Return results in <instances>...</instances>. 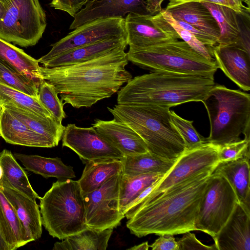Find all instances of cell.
I'll list each match as a JSON object with an SVG mask.
<instances>
[{
	"instance_id": "obj_14",
	"label": "cell",
	"mask_w": 250,
	"mask_h": 250,
	"mask_svg": "<svg viewBox=\"0 0 250 250\" xmlns=\"http://www.w3.org/2000/svg\"><path fill=\"white\" fill-rule=\"evenodd\" d=\"M62 147L74 151L83 164L106 159L122 160L124 155L103 138L92 126L82 127L74 124L65 126L62 136Z\"/></svg>"
},
{
	"instance_id": "obj_9",
	"label": "cell",
	"mask_w": 250,
	"mask_h": 250,
	"mask_svg": "<svg viewBox=\"0 0 250 250\" xmlns=\"http://www.w3.org/2000/svg\"><path fill=\"white\" fill-rule=\"evenodd\" d=\"M238 200L232 187L222 175L213 172L200 203L196 230L214 237L225 224Z\"/></svg>"
},
{
	"instance_id": "obj_43",
	"label": "cell",
	"mask_w": 250,
	"mask_h": 250,
	"mask_svg": "<svg viewBox=\"0 0 250 250\" xmlns=\"http://www.w3.org/2000/svg\"><path fill=\"white\" fill-rule=\"evenodd\" d=\"M178 24L195 36L205 45L213 47L218 44L217 40L214 37L194 27L192 25L181 20H176Z\"/></svg>"
},
{
	"instance_id": "obj_3",
	"label": "cell",
	"mask_w": 250,
	"mask_h": 250,
	"mask_svg": "<svg viewBox=\"0 0 250 250\" xmlns=\"http://www.w3.org/2000/svg\"><path fill=\"white\" fill-rule=\"evenodd\" d=\"M214 79L192 74L152 71L132 78L117 92V104L170 107L201 101L215 85Z\"/></svg>"
},
{
	"instance_id": "obj_37",
	"label": "cell",
	"mask_w": 250,
	"mask_h": 250,
	"mask_svg": "<svg viewBox=\"0 0 250 250\" xmlns=\"http://www.w3.org/2000/svg\"><path fill=\"white\" fill-rule=\"evenodd\" d=\"M162 14L164 19L172 26L180 39L186 42L195 51L210 61H215L212 47L207 46L199 41L190 32L181 28L171 14L164 8Z\"/></svg>"
},
{
	"instance_id": "obj_40",
	"label": "cell",
	"mask_w": 250,
	"mask_h": 250,
	"mask_svg": "<svg viewBox=\"0 0 250 250\" xmlns=\"http://www.w3.org/2000/svg\"><path fill=\"white\" fill-rule=\"evenodd\" d=\"M184 234L181 239L177 241L179 250H217L214 244L211 246L206 245L200 241L194 233H190V231Z\"/></svg>"
},
{
	"instance_id": "obj_41",
	"label": "cell",
	"mask_w": 250,
	"mask_h": 250,
	"mask_svg": "<svg viewBox=\"0 0 250 250\" xmlns=\"http://www.w3.org/2000/svg\"><path fill=\"white\" fill-rule=\"evenodd\" d=\"M89 0H52L49 5L57 10L67 13L71 17L75 15Z\"/></svg>"
},
{
	"instance_id": "obj_7",
	"label": "cell",
	"mask_w": 250,
	"mask_h": 250,
	"mask_svg": "<svg viewBox=\"0 0 250 250\" xmlns=\"http://www.w3.org/2000/svg\"><path fill=\"white\" fill-rule=\"evenodd\" d=\"M126 54L128 61L151 72L164 71L214 79L218 68L215 61L208 60L178 40L144 48L129 47Z\"/></svg>"
},
{
	"instance_id": "obj_31",
	"label": "cell",
	"mask_w": 250,
	"mask_h": 250,
	"mask_svg": "<svg viewBox=\"0 0 250 250\" xmlns=\"http://www.w3.org/2000/svg\"><path fill=\"white\" fill-rule=\"evenodd\" d=\"M0 166L3 175L1 181L34 200L40 197L33 189L24 170L12 152L4 149L0 152Z\"/></svg>"
},
{
	"instance_id": "obj_13",
	"label": "cell",
	"mask_w": 250,
	"mask_h": 250,
	"mask_svg": "<svg viewBox=\"0 0 250 250\" xmlns=\"http://www.w3.org/2000/svg\"><path fill=\"white\" fill-rule=\"evenodd\" d=\"M166 0H89L74 16L69 29L93 20L110 18H125L131 13L154 16L164 9Z\"/></svg>"
},
{
	"instance_id": "obj_5",
	"label": "cell",
	"mask_w": 250,
	"mask_h": 250,
	"mask_svg": "<svg viewBox=\"0 0 250 250\" xmlns=\"http://www.w3.org/2000/svg\"><path fill=\"white\" fill-rule=\"evenodd\" d=\"M209 118L206 143L219 146L245 138L250 140V95L215 84L202 101Z\"/></svg>"
},
{
	"instance_id": "obj_42",
	"label": "cell",
	"mask_w": 250,
	"mask_h": 250,
	"mask_svg": "<svg viewBox=\"0 0 250 250\" xmlns=\"http://www.w3.org/2000/svg\"><path fill=\"white\" fill-rule=\"evenodd\" d=\"M208 2L228 6L239 14L250 16V0H193Z\"/></svg>"
},
{
	"instance_id": "obj_23",
	"label": "cell",
	"mask_w": 250,
	"mask_h": 250,
	"mask_svg": "<svg viewBox=\"0 0 250 250\" xmlns=\"http://www.w3.org/2000/svg\"><path fill=\"white\" fill-rule=\"evenodd\" d=\"M250 156L227 162H219L213 172L223 175L229 182L238 202L250 211Z\"/></svg>"
},
{
	"instance_id": "obj_11",
	"label": "cell",
	"mask_w": 250,
	"mask_h": 250,
	"mask_svg": "<svg viewBox=\"0 0 250 250\" xmlns=\"http://www.w3.org/2000/svg\"><path fill=\"white\" fill-rule=\"evenodd\" d=\"M122 174L112 177L96 189L83 194L88 228L100 230L113 229L125 217L119 207Z\"/></svg>"
},
{
	"instance_id": "obj_8",
	"label": "cell",
	"mask_w": 250,
	"mask_h": 250,
	"mask_svg": "<svg viewBox=\"0 0 250 250\" xmlns=\"http://www.w3.org/2000/svg\"><path fill=\"white\" fill-rule=\"evenodd\" d=\"M46 25L39 0H11L0 21V39L21 47L34 46Z\"/></svg>"
},
{
	"instance_id": "obj_47",
	"label": "cell",
	"mask_w": 250,
	"mask_h": 250,
	"mask_svg": "<svg viewBox=\"0 0 250 250\" xmlns=\"http://www.w3.org/2000/svg\"><path fill=\"white\" fill-rule=\"evenodd\" d=\"M6 8L4 4L0 1V21L2 19Z\"/></svg>"
},
{
	"instance_id": "obj_2",
	"label": "cell",
	"mask_w": 250,
	"mask_h": 250,
	"mask_svg": "<svg viewBox=\"0 0 250 250\" xmlns=\"http://www.w3.org/2000/svg\"><path fill=\"white\" fill-rule=\"evenodd\" d=\"M215 168L190 176L138 208L126 223L130 232L142 237L196 230L195 223L200 203Z\"/></svg>"
},
{
	"instance_id": "obj_17",
	"label": "cell",
	"mask_w": 250,
	"mask_h": 250,
	"mask_svg": "<svg viewBox=\"0 0 250 250\" xmlns=\"http://www.w3.org/2000/svg\"><path fill=\"white\" fill-rule=\"evenodd\" d=\"M250 211L238 202L231 215L213 237L217 250H250Z\"/></svg>"
},
{
	"instance_id": "obj_50",
	"label": "cell",
	"mask_w": 250,
	"mask_h": 250,
	"mask_svg": "<svg viewBox=\"0 0 250 250\" xmlns=\"http://www.w3.org/2000/svg\"><path fill=\"white\" fill-rule=\"evenodd\" d=\"M1 108V106L0 105V112Z\"/></svg>"
},
{
	"instance_id": "obj_10",
	"label": "cell",
	"mask_w": 250,
	"mask_h": 250,
	"mask_svg": "<svg viewBox=\"0 0 250 250\" xmlns=\"http://www.w3.org/2000/svg\"><path fill=\"white\" fill-rule=\"evenodd\" d=\"M219 163L217 146L206 143L195 147L187 148L152 191L137 205L125 211V217L130 219L138 208L169 187L199 171L215 167Z\"/></svg>"
},
{
	"instance_id": "obj_46",
	"label": "cell",
	"mask_w": 250,
	"mask_h": 250,
	"mask_svg": "<svg viewBox=\"0 0 250 250\" xmlns=\"http://www.w3.org/2000/svg\"><path fill=\"white\" fill-rule=\"evenodd\" d=\"M0 250H10L8 245L6 244L0 230Z\"/></svg>"
},
{
	"instance_id": "obj_39",
	"label": "cell",
	"mask_w": 250,
	"mask_h": 250,
	"mask_svg": "<svg viewBox=\"0 0 250 250\" xmlns=\"http://www.w3.org/2000/svg\"><path fill=\"white\" fill-rule=\"evenodd\" d=\"M250 140L244 138L238 141L218 146L219 162L233 161L250 156Z\"/></svg>"
},
{
	"instance_id": "obj_35",
	"label": "cell",
	"mask_w": 250,
	"mask_h": 250,
	"mask_svg": "<svg viewBox=\"0 0 250 250\" xmlns=\"http://www.w3.org/2000/svg\"><path fill=\"white\" fill-rule=\"evenodd\" d=\"M0 83L25 94L38 97L39 87L32 81L0 61Z\"/></svg>"
},
{
	"instance_id": "obj_27",
	"label": "cell",
	"mask_w": 250,
	"mask_h": 250,
	"mask_svg": "<svg viewBox=\"0 0 250 250\" xmlns=\"http://www.w3.org/2000/svg\"><path fill=\"white\" fill-rule=\"evenodd\" d=\"M13 155L27 170L45 178L55 177L58 180H64L76 177L73 167L65 165L60 158H48L17 152Z\"/></svg>"
},
{
	"instance_id": "obj_36",
	"label": "cell",
	"mask_w": 250,
	"mask_h": 250,
	"mask_svg": "<svg viewBox=\"0 0 250 250\" xmlns=\"http://www.w3.org/2000/svg\"><path fill=\"white\" fill-rule=\"evenodd\" d=\"M38 96L42 104L56 120L62 122L66 117L64 104L59 98L58 94L52 84L44 81L39 87Z\"/></svg>"
},
{
	"instance_id": "obj_21",
	"label": "cell",
	"mask_w": 250,
	"mask_h": 250,
	"mask_svg": "<svg viewBox=\"0 0 250 250\" xmlns=\"http://www.w3.org/2000/svg\"><path fill=\"white\" fill-rule=\"evenodd\" d=\"M1 107L0 136L6 143L26 146L47 148L58 145L54 141L31 129L5 107Z\"/></svg>"
},
{
	"instance_id": "obj_30",
	"label": "cell",
	"mask_w": 250,
	"mask_h": 250,
	"mask_svg": "<svg viewBox=\"0 0 250 250\" xmlns=\"http://www.w3.org/2000/svg\"><path fill=\"white\" fill-rule=\"evenodd\" d=\"M31 129L54 141L57 144L62 138L65 126L53 117H45L14 105H1Z\"/></svg>"
},
{
	"instance_id": "obj_6",
	"label": "cell",
	"mask_w": 250,
	"mask_h": 250,
	"mask_svg": "<svg viewBox=\"0 0 250 250\" xmlns=\"http://www.w3.org/2000/svg\"><path fill=\"white\" fill-rule=\"evenodd\" d=\"M39 199L42 224L53 237L62 240L88 228L78 181L58 180Z\"/></svg>"
},
{
	"instance_id": "obj_26",
	"label": "cell",
	"mask_w": 250,
	"mask_h": 250,
	"mask_svg": "<svg viewBox=\"0 0 250 250\" xmlns=\"http://www.w3.org/2000/svg\"><path fill=\"white\" fill-rule=\"evenodd\" d=\"M0 61L34 82L38 87L44 81L38 60L1 39Z\"/></svg>"
},
{
	"instance_id": "obj_48",
	"label": "cell",
	"mask_w": 250,
	"mask_h": 250,
	"mask_svg": "<svg viewBox=\"0 0 250 250\" xmlns=\"http://www.w3.org/2000/svg\"><path fill=\"white\" fill-rule=\"evenodd\" d=\"M0 1L4 4L6 8L10 3L11 0H0Z\"/></svg>"
},
{
	"instance_id": "obj_34",
	"label": "cell",
	"mask_w": 250,
	"mask_h": 250,
	"mask_svg": "<svg viewBox=\"0 0 250 250\" xmlns=\"http://www.w3.org/2000/svg\"><path fill=\"white\" fill-rule=\"evenodd\" d=\"M0 105H14L45 117H53L38 96L25 94L0 83Z\"/></svg>"
},
{
	"instance_id": "obj_12",
	"label": "cell",
	"mask_w": 250,
	"mask_h": 250,
	"mask_svg": "<svg viewBox=\"0 0 250 250\" xmlns=\"http://www.w3.org/2000/svg\"><path fill=\"white\" fill-rule=\"evenodd\" d=\"M126 38L125 18L97 19L74 29L51 45L52 48L38 60L39 63L81 46L115 38Z\"/></svg>"
},
{
	"instance_id": "obj_24",
	"label": "cell",
	"mask_w": 250,
	"mask_h": 250,
	"mask_svg": "<svg viewBox=\"0 0 250 250\" xmlns=\"http://www.w3.org/2000/svg\"><path fill=\"white\" fill-rule=\"evenodd\" d=\"M127 45L125 38H115L74 48L51 59L42 64L54 67L86 62L104 55L118 47Z\"/></svg>"
},
{
	"instance_id": "obj_29",
	"label": "cell",
	"mask_w": 250,
	"mask_h": 250,
	"mask_svg": "<svg viewBox=\"0 0 250 250\" xmlns=\"http://www.w3.org/2000/svg\"><path fill=\"white\" fill-rule=\"evenodd\" d=\"M113 232L112 229L102 230L87 229L57 242L53 250H105Z\"/></svg>"
},
{
	"instance_id": "obj_18",
	"label": "cell",
	"mask_w": 250,
	"mask_h": 250,
	"mask_svg": "<svg viewBox=\"0 0 250 250\" xmlns=\"http://www.w3.org/2000/svg\"><path fill=\"white\" fill-rule=\"evenodd\" d=\"M92 126L124 156L148 151L143 139L132 128L124 123L114 119L110 121L97 119Z\"/></svg>"
},
{
	"instance_id": "obj_15",
	"label": "cell",
	"mask_w": 250,
	"mask_h": 250,
	"mask_svg": "<svg viewBox=\"0 0 250 250\" xmlns=\"http://www.w3.org/2000/svg\"><path fill=\"white\" fill-rule=\"evenodd\" d=\"M125 23L129 47H147L180 39L162 11L154 16L130 13L125 18Z\"/></svg>"
},
{
	"instance_id": "obj_19",
	"label": "cell",
	"mask_w": 250,
	"mask_h": 250,
	"mask_svg": "<svg viewBox=\"0 0 250 250\" xmlns=\"http://www.w3.org/2000/svg\"><path fill=\"white\" fill-rule=\"evenodd\" d=\"M218 67L243 90L250 89V54L233 45L212 47Z\"/></svg>"
},
{
	"instance_id": "obj_20",
	"label": "cell",
	"mask_w": 250,
	"mask_h": 250,
	"mask_svg": "<svg viewBox=\"0 0 250 250\" xmlns=\"http://www.w3.org/2000/svg\"><path fill=\"white\" fill-rule=\"evenodd\" d=\"M165 10L176 20L184 21L215 38L220 36L218 24L201 2L193 0H168Z\"/></svg>"
},
{
	"instance_id": "obj_32",
	"label": "cell",
	"mask_w": 250,
	"mask_h": 250,
	"mask_svg": "<svg viewBox=\"0 0 250 250\" xmlns=\"http://www.w3.org/2000/svg\"><path fill=\"white\" fill-rule=\"evenodd\" d=\"M176 161L159 157L149 151L125 156L122 159L123 173L128 175L166 174L171 169Z\"/></svg>"
},
{
	"instance_id": "obj_1",
	"label": "cell",
	"mask_w": 250,
	"mask_h": 250,
	"mask_svg": "<svg viewBox=\"0 0 250 250\" xmlns=\"http://www.w3.org/2000/svg\"><path fill=\"white\" fill-rule=\"evenodd\" d=\"M124 45L90 60L54 67L40 66L44 81L52 84L64 104L90 107L112 96L132 75Z\"/></svg>"
},
{
	"instance_id": "obj_49",
	"label": "cell",
	"mask_w": 250,
	"mask_h": 250,
	"mask_svg": "<svg viewBox=\"0 0 250 250\" xmlns=\"http://www.w3.org/2000/svg\"><path fill=\"white\" fill-rule=\"evenodd\" d=\"M3 175L2 169L1 167L0 166V181L2 180Z\"/></svg>"
},
{
	"instance_id": "obj_25",
	"label": "cell",
	"mask_w": 250,
	"mask_h": 250,
	"mask_svg": "<svg viewBox=\"0 0 250 250\" xmlns=\"http://www.w3.org/2000/svg\"><path fill=\"white\" fill-rule=\"evenodd\" d=\"M0 230L10 250H15L31 242L14 208L2 191L0 181Z\"/></svg>"
},
{
	"instance_id": "obj_28",
	"label": "cell",
	"mask_w": 250,
	"mask_h": 250,
	"mask_svg": "<svg viewBox=\"0 0 250 250\" xmlns=\"http://www.w3.org/2000/svg\"><path fill=\"white\" fill-rule=\"evenodd\" d=\"M123 171V163L120 159H106L85 164L82 176L78 180L83 194L94 191Z\"/></svg>"
},
{
	"instance_id": "obj_38",
	"label": "cell",
	"mask_w": 250,
	"mask_h": 250,
	"mask_svg": "<svg viewBox=\"0 0 250 250\" xmlns=\"http://www.w3.org/2000/svg\"><path fill=\"white\" fill-rule=\"evenodd\" d=\"M172 123L183 138L187 148H191L206 143V138L201 135L193 126V121H188L170 110Z\"/></svg>"
},
{
	"instance_id": "obj_16",
	"label": "cell",
	"mask_w": 250,
	"mask_h": 250,
	"mask_svg": "<svg viewBox=\"0 0 250 250\" xmlns=\"http://www.w3.org/2000/svg\"><path fill=\"white\" fill-rule=\"evenodd\" d=\"M216 20L220 29L218 44L233 45L250 54V25L242 26L239 14L225 5L202 1Z\"/></svg>"
},
{
	"instance_id": "obj_33",
	"label": "cell",
	"mask_w": 250,
	"mask_h": 250,
	"mask_svg": "<svg viewBox=\"0 0 250 250\" xmlns=\"http://www.w3.org/2000/svg\"><path fill=\"white\" fill-rule=\"evenodd\" d=\"M166 174L128 175L123 173L119 190V207L121 212L124 214L128 207L144 190L163 177Z\"/></svg>"
},
{
	"instance_id": "obj_45",
	"label": "cell",
	"mask_w": 250,
	"mask_h": 250,
	"mask_svg": "<svg viewBox=\"0 0 250 250\" xmlns=\"http://www.w3.org/2000/svg\"><path fill=\"white\" fill-rule=\"evenodd\" d=\"M149 248V245L148 242H143L138 245L134 246L133 247L128 249L130 250H148Z\"/></svg>"
},
{
	"instance_id": "obj_22",
	"label": "cell",
	"mask_w": 250,
	"mask_h": 250,
	"mask_svg": "<svg viewBox=\"0 0 250 250\" xmlns=\"http://www.w3.org/2000/svg\"><path fill=\"white\" fill-rule=\"evenodd\" d=\"M2 191L14 208L32 242L42 234V219L39 207L34 200L1 181Z\"/></svg>"
},
{
	"instance_id": "obj_44",
	"label": "cell",
	"mask_w": 250,
	"mask_h": 250,
	"mask_svg": "<svg viewBox=\"0 0 250 250\" xmlns=\"http://www.w3.org/2000/svg\"><path fill=\"white\" fill-rule=\"evenodd\" d=\"M159 236L149 246L152 250H179L178 242L173 235L163 234Z\"/></svg>"
},
{
	"instance_id": "obj_4",
	"label": "cell",
	"mask_w": 250,
	"mask_h": 250,
	"mask_svg": "<svg viewBox=\"0 0 250 250\" xmlns=\"http://www.w3.org/2000/svg\"><path fill=\"white\" fill-rule=\"evenodd\" d=\"M107 109L116 120L136 132L148 151L159 157L176 160L186 150L185 142L172 123L169 107L156 105L117 104Z\"/></svg>"
}]
</instances>
